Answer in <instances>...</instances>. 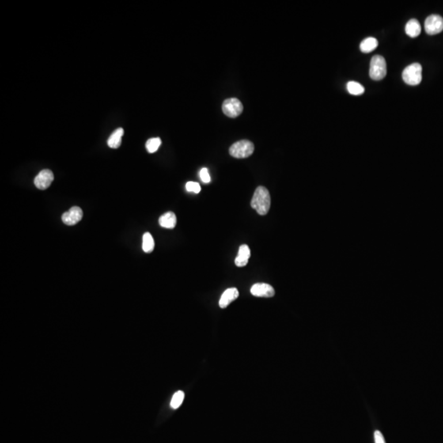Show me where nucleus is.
<instances>
[{
    "label": "nucleus",
    "mask_w": 443,
    "mask_h": 443,
    "mask_svg": "<svg viewBox=\"0 0 443 443\" xmlns=\"http://www.w3.org/2000/svg\"><path fill=\"white\" fill-rule=\"evenodd\" d=\"M387 75V62L385 58L380 55H375L370 62L369 76L374 81H380Z\"/></svg>",
    "instance_id": "nucleus-3"
},
{
    "label": "nucleus",
    "mask_w": 443,
    "mask_h": 443,
    "mask_svg": "<svg viewBox=\"0 0 443 443\" xmlns=\"http://www.w3.org/2000/svg\"><path fill=\"white\" fill-rule=\"evenodd\" d=\"M201 180L203 181L205 183H210V176H209V170L206 168H202L200 172Z\"/></svg>",
    "instance_id": "nucleus-21"
},
{
    "label": "nucleus",
    "mask_w": 443,
    "mask_h": 443,
    "mask_svg": "<svg viewBox=\"0 0 443 443\" xmlns=\"http://www.w3.org/2000/svg\"><path fill=\"white\" fill-rule=\"evenodd\" d=\"M346 87L348 92L353 96H361L365 93V87L357 81H349Z\"/></svg>",
    "instance_id": "nucleus-16"
},
{
    "label": "nucleus",
    "mask_w": 443,
    "mask_h": 443,
    "mask_svg": "<svg viewBox=\"0 0 443 443\" xmlns=\"http://www.w3.org/2000/svg\"><path fill=\"white\" fill-rule=\"evenodd\" d=\"M83 211L78 206H73L62 215V220L66 225L73 226L82 219Z\"/></svg>",
    "instance_id": "nucleus-8"
},
{
    "label": "nucleus",
    "mask_w": 443,
    "mask_h": 443,
    "mask_svg": "<svg viewBox=\"0 0 443 443\" xmlns=\"http://www.w3.org/2000/svg\"><path fill=\"white\" fill-rule=\"evenodd\" d=\"M251 207L255 209L259 215H266L271 206V197L269 190L264 187H257L251 200Z\"/></svg>",
    "instance_id": "nucleus-1"
},
{
    "label": "nucleus",
    "mask_w": 443,
    "mask_h": 443,
    "mask_svg": "<svg viewBox=\"0 0 443 443\" xmlns=\"http://www.w3.org/2000/svg\"><path fill=\"white\" fill-rule=\"evenodd\" d=\"M186 189H187V191L194 192L195 194H198L201 191V187L199 183H195V182H188L186 184Z\"/></svg>",
    "instance_id": "nucleus-20"
},
{
    "label": "nucleus",
    "mask_w": 443,
    "mask_h": 443,
    "mask_svg": "<svg viewBox=\"0 0 443 443\" xmlns=\"http://www.w3.org/2000/svg\"><path fill=\"white\" fill-rule=\"evenodd\" d=\"M251 257V250L247 245H242L239 248L238 255L235 260V264L237 267H244L248 263L249 259Z\"/></svg>",
    "instance_id": "nucleus-11"
},
{
    "label": "nucleus",
    "mask_w": 443,
    "mask_h": 443,
    "mask_svg": "<svg viewBox=\"0 0 443 443\" xmlns=\"http://www.w3.org/2000/svg\"><path fill=\"white\" fill-rule=\"evenodd\" d=\"M251 293L257 297H273L275 295V290L270 284L256 283L251 288Z\"/></svg>",
    "instance_id": "nucleus-9"
},
{
    "label": "nucleus",
    "mask_w": 443,
    "mask_h": 443,
    "mask_svg": "<svg viewBox=\"0 0 443 443\" xmlns=\"http://www.w3.org/2000/svg\"><path fill=\"white\" fill-rule=\"evenodd\" d=\"M159 224L162 228L172 229L176 225V217L175 213L172 212H168L162 215L159 219Z\"/></svg>",
    "instance_id": "nucleus-12"
},
{
    "label": "nucleus",
    "mask_w": 443,
    "mask_h": 443,
    "mask_svg": "<svg viewBox=\"0 0 443 443\" xmlns=\"http://www.w3.org/2000/svg\"><path fill=\"white\" fill-rule=\"evenodd\" d=\"M221 108H223V112L227 117L234 118L242 114L243 104L238 99L230 98L224 100Z\"/></svg>",
    "instance_id": "nucleus-5"
},
{
    "label": "nucleus",
    "mask_w": 443,
    "mask_h": 443,
    "mask_svg": "<svg viewBox=\"0 0 443 443\" xmlns=\"http://www.w3.org/2000/svg\"><path fill=\"white\" fill-rule=\"evenodd\" d=\"M161 144V140L159 137H157V138H151V139L148 140L147 142L145 144V147H146V149H147V151L149 153H153L157 151Z\"/></svg>",
    "instance_id": "nucleus-18"
},
{
    "label": "nucleus",
    "mask_w": 443,
    "mask_h": 443,
    "mask_svg": "<svg viewBox=\"0 0 443 443\" xmlns=\"http://www.w3.org/2000/svg\"><path fill=\"white\" fill-rule=\"evenodd\" d=\"M142 249L145 253H151L154 249V240L149 232H145L144 234Z\"/></svg>",
    "instance_id": "nucleus-17"
},
{
    "label": "nucleus",
    "mask_w": 443,
    "mask_h": 443,
    "mask_svg": "<svg viewBox=\"0 0 443 443\" xmlns=\"http://www.w3.org/2000/svg\"><path fill=\"white\" fill-rule=\"evenodd\" d=\"M378 46H379V41H378L377 39H375L373 37H369L366 38V39H364L361 42L360 48H361V50L363 53L368 54V53H371L372 51H373L375 49L377 48Z\"/></svg>",
    "instance_id": "nucleus-15"
},
{
    "label": "nucleus",
    "mask_w": 443,
    "mask_h": 443,
    "mask_svg": "<svg viewBox=\"0 0 443 443\" xmlns=\"http://www.w3.org/2000/svg\"><path fill=\"white\" fill-rule=\"evenodd\" d=\"M239 292L236 288H228L221 295V298L219 300L220 308H225L233 302L234 300L238 298Z\"/></svg>",
    "instance_id": "nucleus-10"
},
{
    "label": "nucleus",
    "mask_w": 443,
    "mask_h": 443,
    "mask_svg": "<svg viewBox=\"0 0 443 443\" xmlns=\"http://www.w3.org/2000/svg\"><path fill=\"white\" fill-rule=\"evenodd\" d=\"M184 397L185 394L183 391H176V393L174 394L173 396H172L170 406L172 409L179 408V406L183 404Z\"/></svg>",
    "instance_id": "nucleus-19"
},
{
    "label": "nucleus",
    "mask_w": 443,
    "mask_h": 443,
    "mask_svg": "<svg viewBox=\"0 0 443 443\" xmlns=\"http://www.w3.org/2000/svg\"><path fill=\"white\" fill-rule=\"evenodd\" d=\"M254 151H255V145L251 141L247 140L237 141L229 149L230 156L236 159H246L250 157Z\"/></svg>",
    "instance_id": "nucleus-2"
},
{
    "label": "nucleus",
    "mask_w": 443,
    "mask_h": 443,
    "mask_svg": "<svg viewBox=\"0 0 443 443\" xmlns=\"http://www.w3.org/2000/svg\"><path fill=\"white\" fill-rule=\"evenodd\" d=\"M406 33L410 37L415 38L421 33V26L416 19H411L406 25Z\"/></svg>",
    "instance_id": "nucleus-13"
},
{
    "label": "nucleus",
    "mask_w": 443,
    "mask_h": 443,
    "mask_svg": "<svg viewBox=\"0 0 443 443\" xmlns=\"http://www.w3.org/2000/svg\"><path fill=\"white\" fill-rule=\"evenodd\" d=\"M375 443H386L384 437L380 431H375L374 433Z\"/></svg>",
    "instance_id": "nucleus-22"
},
{
    "label": "nucleus",
    "mask_w": 443,
    "mask_h": 443,
    "mask_svg": "<svg viewBox=\"0 0 443 443\" xmlns=\"http://www.w3.org/2000/svg\"><path fill=\"white\" fill-rule=\"evenodd\" d=\"M403 81L410 85H417L422 81V66L419 63H412L406 67L402 73Z\"/></svg>",
    "instance_id": "nucleus-4"
},
{
    "label": "nucleus",
    "mask_w": 443,
    "mask_h": 443,
    "mask_svg": "<svg viewBox=\"0 0 443 443\" xmlns=\"http://www.w3.org/2000/svg\"><path fill=\"white\" fill-rule=\"evenodd\" d=\"M425 31L428 35H434L443 31V18L438 15H431L425 23Z\"/></svg>",
    "instance_id": "nucleus-6"
},
{
    "label": "nucleus",
    "mask_w": 443,
    "mask_h": 443,
    "mask_svg": "<svg viewBox=\"0 0 443 443\" xmlns=\"http://www.w3.org/2000/svg\"><path fill=\"white\" fill-rule=\"evenodd\" d=\"M124 134V130L122 128H118L114 130L112 135L110 136L108 140V145L112 149H118L122 144V137Z\"/></svg>",
    "instance_id": "nucleus-14"
},
{
    "label": "nucleus",
    "mask_w": 443,
    "mask_h": 443,
    "mask_svg": "<svg viewBox=\"0 0 443 443\" xmlns=\"http://www.w3.org/2000/svg\"><path fill=\"white\" fill-rule=\"evenodd\" d=\"M54 181V173L50 169H43L35 176L34 184L39 190H46Z\"/></svg>",
    "instance_id": "nucleus-7"
}]
</instances>
